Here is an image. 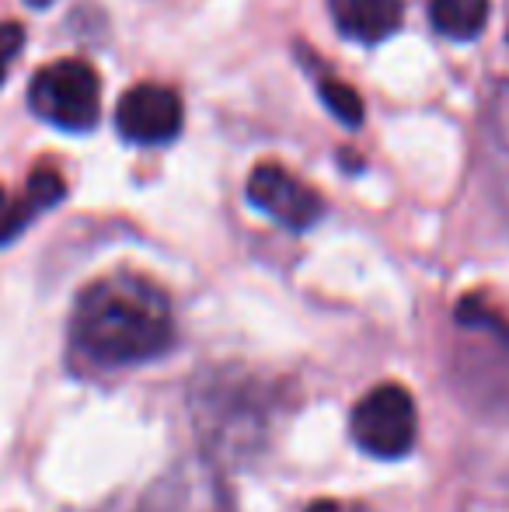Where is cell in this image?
Wrapping results in <instances>:
<instances>
[{
	"mask_svg": "<svg viewBox=\"0 0 509 512\" xmlns=\"http://www.w3.org/2000/svg\"><path fill=\"white\" fill-rule=\"evenodd\" d=\"M70 342L88 363L109 370L161 359L175 345L168 293L133 272L95 279L70 314Z\"/></svg>",
	"mask_w": 509,
	"mask_h": 512,
	"instance_id": "1",
	"label": "cell"
},
{
	"mask_svg": "<svg viewBox=\"0 0 509 512\" xmlns=\"http://www.w3.org/2000/svg\"><path fill=\"white\" fill-rule=\"evenodd\" d=\"M279 394L269 380L238 366L203 373L189 391V411L199 425L210 460L245 464L265 446L276 422Z\"/></svg>",
	"mask_w": 509,
	"mask_h": 512,
	"instance_id": "2",
	"label": "cell"
},
{
	"mask_svg": "<svg viewBox=\"0 0 509 512\" xmlns=\"http://www.w3.org/2000/svg\"><path fill=\"white\" fill-rule=\"evenodd\" d=\"M28 105L63 133H91L102 119V77L84 60H56L35 70Z\"/></svg>",
	"mask_w": 509,
	"mask_h": 512,
	"instance_id": "3",
	"label": "cell"
},
{
	"mask_svg": "<svg viewBox=\"0 0 509 512\" xmlns=\"http://www.w3.org/2000/svg\"><path fill=\"white\" fill-rule=\"evenodd\" d=\"M353 443L377 460H401L412 453L419 436V415H415L412 394L401 384H381L363 394L360 405L349 418Z\"/></svg>",
	"mask_w": 509,
	"mask_h": 512,
	"instance_id": "4",
	"label": "cell"
},
{
	"mask_svg": "<svg viewBox=\"0 0 509 512\" xmlns=\"http://www.w3.org/2000/svg\"><path fill=\"white\" fill-rule=\"evenodd\" d=\"M136 512H234V495L217 460L182 457L143 492Z\"/></svg>",
	"mask_w": 509,
	"mask_h": 512,
	"instance_id": "5",
	"label": "cell"
},
{
	"mask_svg": "<svg viewBox=\"0 0 509 512\" xmlns=\"http://www.w3.org/2000/svg\"><path fill=\"white\" fill-rule=\"evenodd\" d=\"M248 203L283 223L286 230H311L325 216V199L279 164H258L248 175Z\"/></svg>",
	"mask_w": 509,
	"mask_h": 512,
	"instance_id": "6",
	"label": "cell"
},
{
	"mask_svg": "<svg viewBox=\"0 0 509 512\" xmlns=\"http://www.w3.org/2000/svg\"><path fill=\"white\" fill-rule=\"evenodd\" d=\"M182 122V98L164 84H136L116 105V129L123 133V140L140 147L171 143L182 133Z\"/></svg>",
	"mask_w": 509,
	"mask_h": 512,
	"instance_id": "7",
	"label": "cell"
},
{
	"mask_svg": "<svg viewBox=\"0 0 509 512\" xmlns=\"http://www.w3.org/2000/svg\"><path fill=\"white\" fill-rule=\"evenodd\" d=\"M67 196V182L56 168H35L25 185V196H11L0 185V244L14 241L42 209H53Z\"/></svg>",
	"mask_w": 509,
	"mask_h": 512,
	"instance_id": "8",
	"label": "cell"
},
{
	"mask_svg": "<svg viewBox=\"0 0 509 512\" xmlns=\"http://www.w3.org/2000/svg\"><path fill=\"white\" fill-rule=\"evenodd\" d=\"M328 11L346 39L377 46L401 28L405 0H328Z\"/></svg>",
	"mask_w": 509,
	"mask_h": 512,
	"instance_id": "9",
	"label": "cell"
},
{
	"mask_svg": "<svg viewBox=\"0 0 509 512\" xmlns=\"http://www.w3.org/2000/svg\"><path fill=\"white\" fill-rule=\"evenodd\" d=\"M485 157L496 199L509 220V81L492 91L485 105Z\"/></svg>",
	"mask_w": 509,
	"mask_h": 512,
	"instance_id": "10",
	"label": "cell"
},
{
	"mask_svg": "<svg viewBox=\"0 0 509 512\" xmlns=\"http://www.w3.org/2000/svg\"><path fill=\"white\" fill-rule=\"evenodd\" d=\"M429 21L454 42H471L489 25V0H429Z\"/></svg>",
	"mask_w": 509,
	"mask_h": 512,
	"instance_id": "11",
	"label": "cell"
},
{
	"mask_svg": "<svg viewBox=\"0 0 509 512\" xmlns=\"http://www.w3.org/2000/svg\"><path fill=\"white\" fill-rule=\"evenodd\" d=\"M318 95H321V102H325L328 112H332L339 122H346V126H360L363 122V98L356 95L349 84H342L339 77L321 74L318 77Z\"/></svg>",
	"mask_w": 509,
	"mask_h": 512,
	"instance_id": "12",
	"label": "cell"
},
{
	"mask_svg": "<svg viewBox=\"0 0 509 512\" xmlns=\"http://www.w3.org/2000/svg\"><path fill=\"white\" fill-rule=\"evenodd\" d=\"M21 46H25V28H21L18 21H4V25H0V88H4L11 63L18 60Z\"/></svg>",
	"mask_w": 509,
	"mask_h": 512,
	"instance_id": "13",
	"label": "cell"
},
{
	"mask_svg": "<svg viewBox=\"0 0 509 512\" xmlns=\"http://www.w3.org/2000/svg\"><path fill=\"white\" fill-rule=\"evenodd\" d=\"M304 512H346V509H342L339 502H311Z\"/></svg>",
	"mask_w": 509,
	"mask_h": 512,
	"instance_id": "14",
	"label": "cell"
},
{
	"mask_svg": "<svg viewBox=\"0 0 509 512\" xmlns=\"http://www.w3.org/2000/svg\"><path fill=\"white\" fill-rule=\"evenodd\" d=\"M28 4H32V7H49L53 0H28Z\"/></svg>",
	"mask_w": 509,
	"mask_h": 512,
	"instance_id": "15",
	"label": "cell"
}]
</instances>
